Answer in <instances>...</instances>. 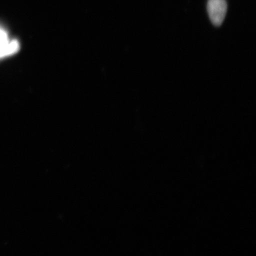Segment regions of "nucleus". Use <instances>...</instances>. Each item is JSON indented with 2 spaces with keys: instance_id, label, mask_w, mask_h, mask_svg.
I'll use <instances>...</instances> for the list:
<instances>
[{
  "instance_id": "f257e3e1",
  "label": "nucleus",
  "mask_w": 256,
  "mask_h": 256,
  "mask_svg": "<svg viewBox=\"0 0 256 256\" xmlns=\"http://www.w3.org/2000/svg\"><path fill=\"white\" fill-rule=\"evenodd\" d=\"M207 10L212 22L215 26H220L226 15V0H208Z\"/></svg>"
},
{
  "instance_id": "f03ea898",
  "label": "nucleus",
  "mask_w": 256,
  "mask_h": 256,
  "mask_svg": "<svg viewBox=\"0 0 256 256\" xmlns=\"http://www.w3.org/2000/svg\"><path fill=\"white\" fill-rule=\"evenodd\" d=\"M20 50V44L16 40H10L8 33L0 28V58L14 54Z\"/></svg>"
}]
</instances>
